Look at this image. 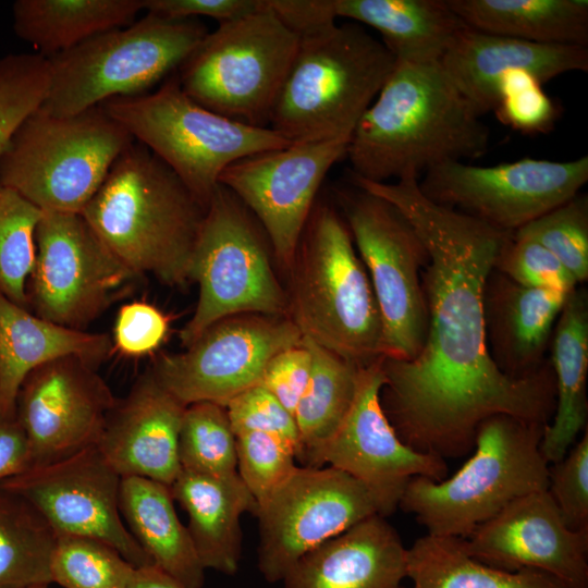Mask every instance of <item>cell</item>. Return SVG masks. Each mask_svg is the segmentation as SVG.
Returning a JSON list of instances; mask_svg holds the SVG:
<instances>
[{"label": "cell", "mask_w": 588, "mask_h": 588, "mask_svg": "<svg viewBox=\"0 0 588 588\" xmlns=\"http://www.w3.org/2000/svg\"><path fill=\"white\" fill-rule=\"evenodd\" d=\"M418 181L360 184L399 209L428 255L421 274L426 340L413 360L383 357L380 401L405 444L445 460L471 451L478 427L489 417L509 415L548 425L555 407V382L548 365L512 378L488 348L485 289L513 232L432 201Z\"/></svg>", "instance_id": "1"}, {"label": "cell", "mask_w": 588, "mask_h": 588, "mask_svg": "<svg viewBox=\"0 0 588 588\" xmlns=\"http://www.w3.org/2000/svg\"><path fill=\"white\" fill-rule=\"evenodd\" d=\"M480 117L440 61L395 60L351 136V174L371 182L418 179L443 162L479 158L490 140Z\"/></svg>", "instance_id": "2"}, {"label": "cell", "mask_w": 588, "mask_h": 588, "mask_svg": "<svg viewBox=\"0 0 588 588\" xmlns=\"http://www.w3.org/2000/svg\"><path fill=\"white\" fill-rule=\"evenodd\" d=\"M206 208L181 179L135 139L119 155L82 216L137 278L169 286L189 282V262Z\"/></svg>", "instance_id": "3"}, {"label": "cell", "mask_w": 588, "mask_h": 588, "mask_svg": "<svg viewBox=\"0 0 588 588\" xmlns=\"http://www.w3.org/2000/svg\"><path fill=\"white\" fill-rule=\"evenodd\" d=\"M298 37L268 126L291 144L351 139L391 74L394 56L355 22Z\"/></svg>", "instance_id": "4"}, {"label": "cell", "mask_w": 588, "mask_h": 588, "mask_svg": "<svg viewBox=\"0 0 588 588\" xmlns=\"http://www.w3.org/2000/svg\"><path fill=\"white\" fill-rule=\"evenodd\" d=\"M287 317L306 338L364 368L383 354L378 304L351 232L327 204H315L294 264Z\"/></svg>", "instance_id": "5"}, {"label": "cell", "mask_w": 588, "mask_h": 588, "mask_svg": "<svg viewBox=\"0 0 588 588\" xmlns=\"http://www.w3.org/2000/svg\"><path fill=\"white\" fill-rule=\"evenodd\" d=\"M546 425L495 415L477 429L474 453L452 477H415L400 509L427 534L466 538L513 501L549 483V463L540 444Z\"/></svg>", "instance_id": "6"}, {"label": "cell", "mask_w": 588, "mask_h": 588, "mask_svg": "<svg viewBox=\"0 0 588 588\" xmlns=\"http://www.w3.org/2000/svg\"><path fill=\"white\" fill-rule=\"evenodd\" d=\"M133 140L100 106L65 117L38 108L1 155L0 184L42 212L82 213Z\"/></svg>", "instance_id": "7"}, {"label": "cell", "mask_w": 588, "mask_h": 588, "mask_svg": "<svg viewBox=\"0 0 588 588\" xmlns=\"http://www.w3.org/2000/svg\"><path fill=\"white\" fill-rule=\"evenodd\" d=\"M208 32L198 19L146 12L128 26L98 34L47 58L49 86L39 109L65 117L113 98L144 95L176 71Z\"/></svg>", "instance_id": "8"}, {"label": "cell", "mask_w": 588, "mask_h": 588, "mask_svg": "<svg viewBox=\"0 0 588 588\" xmlns=\"http://www.w3.org/2000/svg\"><path fill=\"white\" fill-rule=\"evenodd\" d=\"M100 107L159 157L205 208L231 163L291 145L270 127L204 108L183 91L176 73L154 93L113 98Z\"/></svg>", "instance_id": "9"}, {"label": "cell", "mask_w": 588, "mask_h": 588, "mask_svg": "<svg viewBox=\"0 0 588 588\" xmlns=\"http://www.w3.org/2000/svg\"><path fill=\"white\" fill-rule=\"evenodd\" d=\"M299 37L261 0L260 8L208 32L176 70L183 91L229 119L269 127V117Z\"/></svg>", "instance_id": "10"}, {"label": "cell", "mask_w": 588, "mask_h": 588, "mask_svg": "<svg viewBox=\"0 0 588 588\" xmlns=\"http://www.w3.org/2000/svg\"><path fill=\"white\" fill-rule=\"evenodd\" d=\"M269 248L256 218L219 184L207 205L191 257L188 277L198 284L199 295L192 318L180 332L183 347L228 317H287V293L273 272Z\"/></svg>", "instance_id": "11"}, {"label": "cell", "mask_w": 588, "mask_h": 588, "mask_svg": "<svg viewBox=\"0 0 588 588\" xmlns=\"http://www.w3.org/2000/svg\"><path fill=\"white\" fill-rule=\"evenodd\" d=\"M354 187L336 189V197L378 304L383 354L409 362L418 356L427 335L428 310L421 280L427 250L396 207Z\"/></svg>", "instance_id": "12"}, {"label": "cell", "mask_w": 588, "mask_h": 588, "mask_svg": "<svg viewBox=\"0 0 588 588\" xmlns=\"http://www.w3.org/2000/svg\"><path fill=\"white\" fill-rule=\"evenodd\" d=\"M82 213L42 212L27 306L38 317L85 330L136 280Z\"/></svg>", "instance_id": "13"}, {"label": "cell", "mask_w": 588, "mask_h": 588, "mask_svg": "<svg viewBox=\"0 0 588 588\" xmlns=\"http://www.w3.org/2000/svg\"><path fill=\"white\" fill-rule=\"evenodd\" d=\"M376 514L382 515L377 498L347 473L297 466L257 504L258 569L267 581H282L306 553Z\"/></svg>", "instance_id": "14"}, {"label": "cell", "mask_w": 588, "mask_h": 588, "mask_svg": "<svg viewBox=\"0 0 588 588\" xmlns=\"http://www.w3.org/2000/svg\"><path fill=\"white\" fill-rule=\"evenodd\" d=\"M588 156L569 161L524 158L492 167L448 161L425 172L420 191L432 201L514 232L579 193Z\"/></svg>", "instance_id": "15"}, {"label": "cell", "mask_w": 588, "mask_h": 588, "mask_svg": "<svg viewBox=\"0 0 588 588\" xmlns=\"http://www.w3.org/2000/svg\"><path fill=\"white\" fill-rule=\"evenodd\" d=\"M302 339L286 316H232L210 326L183 352L158 356L151 370L185 406L198 402L225 406L260 382L272 357Z\"/></svg>", "instance_id": "16"}, {"label": "cell", "mask_w": 588, "mask_h": 588, "mask_svg": "<svg viewBox=\"0 0 588 588\" xmlns=\"http://www.w3.org/2000/svg\"><path fill=\"white\" fill-rule=\"evenodd\" d=\"M350 139L291 144L241 158L219 184L256 218L278 260L291 269L329 170L346 154Z\"/></svg>", "instance_id": "17"}, {"label": "cell", "mask_w": 588, "mask_h": 588, "mask_svg": "<svg viewBox=\"0 0 588 588\" xmlns=\"http://www.w3.org/2000/svg\"><path fill=\"white\" fill-rule=\"evenodd\" d=\"M121 480L94 445L60 461L34 466L3 480L0 488L29 502L58 535L99 539L135 568L154 565L121 515Z\"/></svg>", "instance_id": "18"}, {"label": "cell", "mask_w": 588, "mask_h": 588, "mask_svg": "<svg viewBox=\"0 0 588 588\" xmlns=\"http://www.w3.org/2000/svg\"><path fill=\"white\" fill-rule=\"evenodd\" d=\"M382 359L362 368L347 416L317 452L310 467L329 464L356 478L377 498L387 517L397 509L411 479L443 480L448 465L440 456L415 451L397 436L380 401Z\"/></svg>", "instance_id": "19"}, {"label": "cell", "mask_w": 588, "mask_h": 588, "mask_svg": "<svg viewBox=\"0 0 588 588\" xmlns=\"http://www.w3.org/2000/svg\"><path fill=\"white\" fill-rule=\"evenodd\" d=\"M117 400L97 367L76 356L30 371L19 390L15 414L33 467L96 445Z\"/></svg>", "instance_id": "20"}, {"label": "cell", "mask_w": 588, "mask_h": 588, "mask_svg": "<svg viewBox=\"0 0 588 588\" xmlns=\"http://www.w3.org/2000/svg\"><path fill=\"white\" fill-rule=\"evenodd\" d=\"M461 544L487 565L540 571L572 588H588V530H571L548 490L513 501Z\"/></svg>", "instance_id": "21"}, {"label": "cell", "mask_w": 588, "mask_h": 588, "mask_svg": "<svg viewBox=\"0 0 588 588\" xmlns=\"http://www.w3.org/2000/svg\"><path fill=\"white\" fill-rule=\"evenodd\" d=\"M185 407L149 369L117 400L96 446L122 478L170 487L181 471L177 441Z\"/></svg>", "instance_id": "22"}, {"label": "cell", "mask_w": 588, "mask_h": 588, "mask_svg": "<svg viewBox=\"0 0 588 588\" xmlns=\"http://www.w3.org/2000/svg\"><path fill=\"white\" fill-rule=\"evenodd\" d=\"M440 64L460 93L482 115L495 110L497 84L510 71H527L543 85L563 73L587 72L588 48L531 42L467 26L454 37Z\"/></svg>", "instance_id": "23"}, {"label": "cell", "mask_w": 588, "mask_h": 588, "mask_svg": "<svg viewBox=\"0 0 588 588\" xmlns=\"http://www.w3.org/2000/svg\"><path fill=\"white\" fill-rule=\"evenodd\" d=\"M407 548L384 516L360 520L302 556L284 588H401Z\"/></svg>", "instance_id": "24"}, {"label": "cell", "mask_w": 588, "mask_h": 588, "mask_svg": "<svg viewBox=\"0 0 588 588\" xmlns=\"http://www.w3.org/2000/svg\"><path fill=\"white\" fill-rule=\"evenodd\" d=\"M571 293L523 286L491 272L483 294L485 328L490 355L505 375L524 378L546 365L543 353Z\"/></svg>", "instance_id": "25"}, {"label": "cell", "mask_w": 588, "mask_h": 588, "mask_svg": "<svg viewBox=\"0 0 588 588\" xmlns=\"http://www.w3.org/2000/svg\"><path fill=\"white\" fill-rule=\"evenodd\" d=\"M113 351L109 334L42 319L0 292V415L15 413L19 390L37 367L76 356L98 368Z\"/></svg>", "instance_id": "26"}, {"label": "cell", "mask_w": 588, "mask_h": 588, "mask_svg": "<svg viewBox=\"0 0 588 588\" xmlns=\"http://www.w3.org/2000/svg\"><path fill=\"white\" fill-rule=\"evenodd\" d=\"M170 490L188 516L186 527L204 568L234 575L242 555L241 517L257 509L237 473L211 477L181 470Z\"/></svg>", "instance_id": "27"}, {"label": "cell", "mask_w": 588, "mask_h": 588, "mask_svg": "<svg viewBox=\"0 0 588 588\" xmlns=\"http://www.w3.org/2000/svg\"><path fill=\"white\" fill-rule=\"evenodd\" d=\"M552 336L555 407L540 444L549 464L562 460L587 428L588 299L584 290L568 295Z\"/></svg>", "instance_id": "28"}, {"label": "cell", "mask_w": 588, "mask_h": 588, "mask_svg": "<svg viewBox=\"0 0 588 588\" xmlns=\"http://www.w3.org/2000/svg\"><path fill=\"white\" fill-rule=\"evenodd\" d=\"M335 17L365 24L395 60L439 62L467 25L446 0H332Z\"/></svg>", "instance_id": "29"}, {"label": "cell", "mask_w": 588, "mask_h": 588, "mask_svg": "<svg viewBox=\"0 0 588 588\" xmlns=\"http://www.w3.org/2000/svg\"><path fill=\"white\" fill-rule=\"evenodd\" d=\"M170 487L143 477H123V520L152 564L185 588H201L205 568L186 526L177 517Z\"/></svg>", "instance_id": "30"}, {"label": "cell", "mask_w": 588, "mask_h": 588, "mask_svg": "<svg viewBox=\"0 0 588 588\" xmlns=\"http://www.w3.org/2000/svg\"><path fill=\"white\" fill-rule=\"evenodd\" d=\"M470 28L526 41L588 46L587 0H446Z\"/></svg>", "instance_id": "31"}, {"label": "cell", "mask_w": 588, "mask_h": 588, "mask_svg": "<svg viewBox=\"0 0 588 588\" xmlns=\"http://www.w3.org/2000/svg\"><path fill=\"white\" fill-rule=\"evenodd\" d=\"M144 11V0H17L13 28L49 58L110 29L125 27Z\"/></svg>", "instance_id": "32"}, {"label": "cell", "mask_w": 588, "mask_h": 588, "mask_svg": "<svg viewBox=\"0 0 588 588\" xmlns=\"http://www.w3.org/2000/svg\"><path fill=\"white\" fill-rule=\"evenodd\" d=\"M303 343L311 355V371L294 418L299 437L297 462L310 467L317 452L347 416L362 367L306 338Z\"/></svg>", "instance_id": "33"}, {"label": "cell", "mask_w": 588, "mask_h": 588, "mask_svg": "<svg viewBox=\"0 0 588 588\" xmlns=\"http://www.w3.org/2000/svg\"><path fill=\"white\" fill-rule=\"evenodd\" d=\"M406 562L413 588H572L540 571L487 565L468 555L458 537L427 534L407 549Z\"/></svg>", "instance_id": "34"}, {"label": "cell", "mask_w": 588, "mask_h": 588, "mask_svg": "<svg viewBox=\"0 0 588 588\" xmlns=\"http://www.w3.org/2000/svg\"><path fill=\"white\" fill-rule=\"evenodd\" d=\"M57 539L29 502L0 488V588L49 586Z\"/></svg>", "instance_id": "35"}, {"label": "cell", "mask_w": 588, "mask_h": 588, "mask_svg": "<svg viewBox=\"0 0 588 588\" xmlns=\"http://www.w3.org/2000/svg\"><path fill=\"white\" fill-rule=\"evenodd\" d=\"M181 470L223 477L236 471V434L223 405L198 402L185 407L177 441Z\"/></svg>", "instance_id": "36"}, {"label": "cell", "mask_w": 588, "mask_h": 588, "mask_svg": "<svg viewBox=\"0 0 588 588\" xmlns=\"http://www.w3.org/2000/svg\"><path fill=\"white\" fill-rule=\"evenodd\" d=\"M42 211L0 184V292L27 308V283L36 260Z\"/></svg>", "instance_id": "37"}, {"label": "cell", "mask_w": 588, "mask_h": 588, "mask_svg": "<svg viewBox=\"0 0 588 588\" xmlns=\"http://www.w3.org/2000/svg\"><path fill=\"white\" fill-rule=\"evenodd\" d=\"M135 567L108 543L60 534L50 563L52 583L63 588H124Z\"/></svg>", "instance_id": "38"}, {"label": "cell", "mask_w": 588, "mask_h": 588, "mask_svg": "<svg viewBox=\"0 0 588 588\" xmlns=\"http://www.w3.org/2000/svg\"><path fill=\"white\" fill-rule=\"evenodd\" d=\"M536 241L574 275L588 278V198L576 194L571 199L529 221L513 232Z\"/></svg>", "instance_id": "39"}, {"label": "cell", "mask_w": 588, "mask_h": 588, "mask_svg": "<svg viewBox=\"0 0 588 588\" xmlns=\"http://www.w3.org/2000/svg\"><path fill=\"white\" fill-rule=\"evenodd\" d=\"M49 76V61L39 53L0 59V157L20 124L41 106Z\"/></svg>", "instance_id": "40"}, {"label": "cell", "mask_w": 588, "mask_h": 588, "mask_svg": "<svg viewBox=\"0 0 588 588\" xmlns=\"http://www.w3.org/2000/svg\"><path fill=\"white\" fill-rule=\"evenodd\" d=\"M297 466L294 450L279 438L262 432L236 434V471L257 504Z\"/></svg>", "instance_id": "41"}, {"label": "cell", "mask_w": 588, "mask_h": 588, "mask_svg": "<svg viewBox=\"0 0 588 588\" xmlns=\"http://www.w3.org/2000/svg\"><path fill=\"white\" fill-rule=\"evenodd\" d=\"M498 119L524 134L548 133L559 117V108L531 73L510 71L497 84Z\"/></svg>", "instance_id": "42"}, {"label": "cell", "mask_w": 588, "mask_h": 588, "mask_svg": "<svg viewBox=\"0 0 588 588\" xmlns=\"http://www.w3.org/2000/svg\"><path fill=\"white\" fill-rule=\"evenodd\" d=\"M513 282L532 289L571 293L578 282L563 264L534 240L513 233L495 259L494 269Z\"/></svg>", "instance_id": "43"}, {"label": "cell", "mask_w": 588, "mask_h": 588, "mask_svg": "<svg viewBox=\"0 0 588 588\" xmlns=\"http://www.w3.org/2000/svg\"><path fill=\"white\" fill-rule=\"evenodd\" d=\"M235 434L262 432L289 444L297 456L299 437L294 415L261 384H256L230 400L224 406Z\"/></svg>", "instance_id": "44"}, {"label": "cell", "mask_w": 588, "mask_h": 588, "mask_svg": "<svg viewBox=\"0 0 588 588\" xmlns=\"http://www.w3.org/2000/svg\"><path fill=\"white\" fill-rule=\"evenodd\" d=\"M548 492L564 524L574 531L588 530V431L565 456L549 465Z\"/></svg>", "instance_id": "45"}, {"label": "cell", "mask_w": 588, "mask_h": 588, "mask_svg": "<svg viewBox=\"0 0 588 588\" xmlns=\"http://www.w3.org/2000/svg\"><path fill=\"white\" fill-rule=\"evenodd\" d=\"M168 330V318L154 305L139 301L123 304L114 321L113 348L127 357H143L161 345Z\"/></svg>", "instance_id": "46"}, {"label": "cell", "mask_w": 588, "mask_h": 588, "mask_svg": "<svg viewBox=\"0 0 588 588\" xmlns=\"http://www.w3.org/2000/svg\"><path fill=\"white\" fill-rule=\"evenodd\" d=\"M311 371V355L302 342L278 353L268 363L259 384L272 393L294 415L307 387Z\"/></svg>", "instance_id": "47"}, {"label": "cell", "mask_w": 588, "mask_h": 588, "mask_svg": "<svg viewBox=\"0 0 588 588\" xmlns=\"http://www.w3.org/2000/svg\"><path fill=\"white\" fill-rule=\"evenodd\" d=\"M261 0H144V11L170 20L206 16L219 24L255 12Z\"/></svg>", "instance_id": "48"}, {"label": "cell", "mask_w": 588, "mask_h": 588, "mask_svg": "<svg viewBox=\"0 0 588 588\" xmlns=\"http://www.w3.org/2000/svg\"><path fill=\"white\" fill-rule=\"evenodd\" d=\"M267 3L298 36L336 23L332 0H267Z\"/></svg>", "instance_id": "49"}, {"label": "cell", "mask_w": 588, "mask_h": 588, "mask_svg": "<svg viewBox=\"0 0 588 588\" xmlns=\"http://www.w3.org/2000/svg\"><path fill=\"white\" fill-rule=\"evenodd\" d=\"M32 467L29 443L16 414L0 415V482Z\"/></svg>", "instance_id": "50"}, {"label": "cell", "mask_w": 588, "mask_h": 588, "mask_svg": "<svg viewBox=\"0 0 588 588\" xmlns=\"http://www.w3.org/2000/svg\"><path fill=\"white\" fill-rule=\"evenodd\" d=\"M124 588H185L155 565L135 568Z\"/></svg>", "instance_id": "51"}, {"label": "cell", "mask_w": 588, "mask_h": 588, "mask_svg": "<svg viewBox=\"0 0 588 588\" xmlns=\"http://www.w3.org/2000/svg\"><path fill=\"white\" fill-rule=\"evenodd\" d=\"M29 588H49L48 585H41V586H35V587H29Z\"/></svg>", "instance_id": "52"}]
</instances>
